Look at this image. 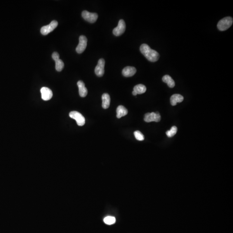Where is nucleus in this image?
<instances>
[{"label":"nucleus","mask_w":233,"mask_h":233,"mask_svg":"<svg viewBox=\"0 0 233 233\" xmlns=\"http://www.w3.org/2000/svg\"><path fill=\"white\" fill-rule=\"evenodd\" d=\"M87 39L84 36H80L79 38V43L76 47V50L78 54L83 53L87 46Z\"/></svg>","instance_id":"obj_8"},{"label":"nucleus","mask_w":233,"mask_h":233,"mask_svg":"<svg viewBox=\"0 0 233 233\" xmlns=\"http://www.w3.org/2000/svg\"><path fill=\"white\" fill-rule=\"evenodd\" d=\"M41 98L45 101L50 100L53 96L52 91L48 88L43 87L41 89Z\"/></svg>","instance_id":"obj_11"},{"label":"nucleus","mask_w":233,"mask_h":233,"mask_svg":"<svg viewBox=\"0 0 233 233\" xmlns=\"http://www.w3.org/2000/svg\"><path fill=\"white\" fill-rule=\"evenodd\" d=\"M104 222L105 224L108 225L114 224L116 222V219L114 217L107 216L104 219Z\"/></svg>","instance_id":"obj_20"},{"label":"nucleus","mask_w":233,"mask_h":233,"mask_svg":"<svg viewBox=\"0 0 233 233\" xmlns=\"http://www.w3.org/2000/svg\"><path fill=\"white\" fill-rule=\"evenodd\" d=\"M133 91L136 92L137 94H141L146 92V88L143 85L138 84L134 86Z\"/></svg>","instance_id":"obj_18"},{"label":"nucleus","mask_w":233,"mask_h":233,"mask_svg":"<svg viewBox=\"0 0 233 233\" xmlns=\"http://www.w3.org/2000/svg\"><path fill=\"white\" fill-rule=\"evenodd\" d=\"M134 136L136 140L139 141H143L145 139L144 135L140 131H136L134 133Z\"/></svg>","instance_id":"obj_21"},{"label":"nucleus","mask_w":233,"mask_h":233,"mask_svg":"<svg viewBox=\"0 0 233 233\" xmlns=\"http://www.w3.org/2000/svg\"><path fill=\"white\" fill-rule=\"evenodd\" d=\"M52 57L55 62V68L57 71L60 72L64 68L65 65L62 60L59 58V55L57 52H54L52 54Z\"/></svg>","instance_id":"obj_10"},{"label":"nucleus","mask_w":233,"mask_h":233,"mask_svg":"<svg viewBox=\"0 0 233 233\" xmlns=\"http://www.w3.org/2000/svg\"><path fill=\"white\" fill-rule=\"evenodd\" d=\"M126 29V24L123 20H120L118 22V25L113 30V33L114 36H119L123 34Z\"/></svg>","instance_id":"obj_7"},{"label":"nucleus","mask_w":233,"mask_h":233,"mask_svg":"<svg viewBox=\"0 0 233 233\" xmlns=\"http://www.w3.org/2000/svg\"><path fill=\"white\" fill-rule=\"evenodd\" d=\"M77 86L79 88V95L82 97H85L88 94V90L85 87V85L83 81L79 80L77 82Z\"/></svg>","instance_id":"obj_13"},{"label":"nucleus","mask_w":233,"mask_h":233,"mask_svg":"<svg viewBox=\"0 0 233 233\" xmlns=\"http://www.w3.org/2000/svg\"><path fill=\"white\" fill-rule=\"evenodd\" d=\"M132 94L133 95H135V96H136V95H137V93H136V92H134V91H133V92H132Z\"/></svg>","instance_id":"obj_22"},{"label":"nucleus","mask_w":233,"mask_h":233,"mask_svg":"<svg viewBox=\"0 0 233 233\" xmlns=\"http://www.w3.org/2000/svg\"><path fill=\"white\" fill-rule=\"evenodd\" d=\"M116 117L120 118L122 116H125L128 114V111L125 107L122 105H119L116 110Z\"/></svg>","instance_id":"obj_16"},{"label":"nucleus","mask_w":233,"mask_h":233,"mask_svg":"<svg viewBox=\"0 0 233 233\" xmlns=\"http://www.w3.org/2000/svg\"><path fill=\"white\" fill-rule=\"evenodd\" d=\"M161 119L160 114L159 112L147 113L145 114L144 116V121L146 122H151L155 121L158 122L160 121Z\"/></svg>","instance_id":"obj_6"},{"label":"nucleus","mask_w":233,"mask_h":233,"mask_svg":"<svg viewBox=\"0 0 233 233\" xmlns=\"http://www.w3.org/2000/svg\"><path fill=\"white\" fill-rule=\"evenodd\" d=\"M105 60L104 59L101 58L98 60L97 65L95 69V72L96 75L99 77H102L104 74Z\"/></svg>","instance_id":"obj_9"},{"label":"nucleus","mask_w":233,"mask_h":233,"mask_svg":"<svg viewBox=\"0 0 233 233\" xmlns=\"http://www.w3.org/2000/svg\"><path fill=\"white\" fill-rule=\"evenodd\" d=\"M58 26V22L56 20H53L49 24L44 26L41 29V33L43 35H47L53 31Z\"/></svg>","instance_id":"obj_4"},{"label":"nucleus","mask_w":233,"mask_h":233,"mask_svg":"<svg viewBox=\"0 0 233 233\" xmlns=\"http://www.w3.org/2000/svg\"><path fill=\"white\" fill-rule=\"evenodd\" d=\"M102 107L104 109H107L109 107L110 105V95L107 93H104L102 95Z\"/></svg>","instance_id":"obj_15"},{"label":"nucleus","mask_w":233,"mask_h":233,"mask_svg":"<svg viewBox=\"0 0 233 233\" xmlns=\"http://www.w3.org/2000/svg\"><path fill=\"white\" fill-rule=\"evenodd\" d=\"M178 131L177 127L176 126H173L169 131H167L166 132V135L168 137H171L175 136Z\"/></svg>","instance_id":"obj_19"},{"label":"nucleus","mask_w":233,"mask_h":233,"mask_svg":"<svg viewBox=\"0 0 233 233\" xmlns=\"http://www.w3.org/2000/svg\"><path fill=\"white\" fill-rule=\"evenodd\" d=\"M82 16L85 20L91 23L95 22L98 18V15L97 13L89 12L86 11H83L82 12Z\"/></svg>","instance_id":"obj_5"},{"label":"nucleus","mask_w":233,"mask_h":233,"mask_svg":"<svg viewBox=\"0 0 233 233\" xmlns=\"http://www.w3.org/2000/svg\"><path fill=\"white\" fill-rule=\"evenodd\" d=\"M184 100V97L181 95L174 94L170 98L171 104L172 106H175L178 103H180Z\"/></svg>","instance_id":"obj_14"},{"label":"nucleus","mask_w":233,"mask_h":233,"mask_svg":"<svg viewBox=\"0 0 233 233\" xmlns=\"http://www.w3.org/2000/svg\"><path fill=\"white\" fill-rule=\"evenodd\" d=\"M233 22V20L232 17H226L218 22L217 24L218 28L222 31L226 30L232 26Z\"/></svg>","instance_id":"obj_2"},{"label":"nucleus","mask_w":233,"mask_h":233,"mask_svg":"<svg viewBox=\"0 0 233 233\" xmlns=\"http://www.w3.org/2000/svg\"><path fill=\"white\" fill-rule=\"evenodd\" d=\"M69 116L76 120L78 126H83L85 124V118L79 112L76 111L70 112L69 114Z\"/></svg>","instance_id":"obj_3"},{"label":"nucleus","mask_w":233,"mask_h":233,"mask_svg":"<svg viewBox=\"0 0 233 233\" xmlns=\"http://www.w3.org/2000/svg\"><path fill=\"white\" fill-rule=\"evenodd\" d=\"M140 50L142 54L151 62H156L159 58V53L151 48L147 44H142L140 47Z\"/></svg>","instance_id":"obj_1"},{"label":"nucleus","mask_w":233,"mask_h":233,"mask_svg":"<svg viewBox=\"0 0 233 233\" xmlns=\"http://www.w3.org/2000/svg\"><path fill=\"white\" fill-rule=\"evenodd\" d=\"M136 72V69L133 67L127 66L124 68L122 70V74L125 77L133 76Z\"/></svg>","instance_id":"obj_12"},{"label":"nucleus","mask_w":233,"mask_h":233,"mask_svg":"<svg viewBox=\"0 0 233 233\" xmlns=\"http://www.w3.org/2000/svg\"><path fill=\"white\" fill-rule=\"evenodd\" d=\"M162 81L164 83H166L168 84V86L170 88H174L175 86V82L172 79V78L169 75H166L162 77Z\"/></svg>","instance_id":"obj_17"}]
</instances>
